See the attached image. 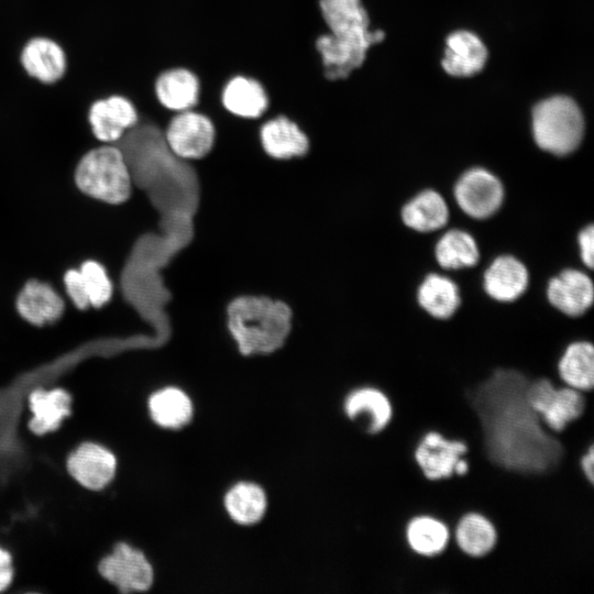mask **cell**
Returning <instances> with one entry per match:
<instances>
[{
    "label": "cell",
    "instance_id": "6da1fadb",
    "mask_svg": "<svg viewBox=\"0 0 594 594\" xmlns=\"http://www.w3.org/2000/svg\"><path fill=\"white\" fill-rule=\"evenodd\" d=\"M528 378L497 369L470 395L490 460L508 471L541 474L561 461L563 448L549 435L527 399Z\"/></svg>",
    "mask_w": 594,
    "mask_h": 594
},
{
    "label": "cell",
    "instance_id": "7a4b0ae2",
    "mask_svg": "<svg viewBox=\"0 0 594 594\" xmlns=\"http://www.w3.org/2000/svg\"><path fill=\"white\" fill-rule=\"evenodd\" d=\"M327 32L314 42L320 56L322 76L329 81H341L360 68L369 48L383 41L382 30L372 32L362 0H318Z\"/></svg>",
    "mask_w": 594,
    "mask_h": 594
},
{
    "label": "cell",
    "instance_id": "3957f363",
    "mask_svg": "<svg viewBox=\"0 0 594 594\" xmlns=\"http://www.w3.org/2000/svg\"><path fill=\"white\" fill-rule=\"evenodd\" d=\"M292 320V308L267 296L242 295L227 306L228 330L243 355L268 354L282 348Z\"/></svg>",
    "mask_w": 594,
    "mask_h": 594
},
{
    "label": "cell",
    "instance_id": "277c9868",
    "mask_svg": "<svg viewBox=\"0 0 594 594\" xmlns=\"http://www.w3.org/2000/svg\"><path fill=\"white\" fill-rule=\"evenodd\" d=\"M78 188L86 195L118 205L131 195V174L121 147L100 143L86 151L75 169Z\"/></svg>",
    "mask_w": 594,
    "mask_h": 594
},
{
    "label": "cell",
    "instance_id": "5b68a950",
    "mask_svg": "<svg viewBox=\"0 0 594 594\" xmlns=\"http://www.w3.org/2000/svg\"><path fill=\"white\" fill-rule=\"evenodd\" d=\"M584 118L569 97L554 96L540 101L532 111V135L537 146L554 156H566L580 146Z\"/></svg>",
    "mask_w": 594,
    "mask_h": 594
},
{
    "label": "cell",
    "instance_id": "8992f818",
    "mask_svg": "<svg viewBox=\"0 0 594 594\" xmlns=\"http://www.w3.org/2000/svg\"><path fill=\"white\" fill-rule=\"evenodd\" d=\"M452 194L457 206L465 216L482 221L499 211L505 201L506 189L495 173L475 166L457 178Z\"/></svg>",
    "mask_w": 594,
    "mask_h": 594
},
{
    "label": "cell",
    "instance_id": "52a82bcc",
    "mask_svg": "<svg viewBox=\"0 0 594 594\" xmlns=\"http://www.w3.org/2000/svg\"><path fill=\"white\" fill-rule=\"evenodd\" d=\"M216 134L213 121L195 109L173 113L164 128L167 146L184 161L207 157L213 148Z\"/></svg>",
    "mask_w": 594,
    "mask_h": 594
},
{
    "label": "cell",
    "instance_id": "ba28073f",
    "mask_svg": "<svg viewBox=\"0 0 594 594\" xmlns=\"http://www.w3.org/2000/svg\"><path fill=\"white\" fill-rule=\"evenodd\" d=\"M526 394L541 422L554 432L565 429L585 409L582 392L569 386L556 388L547 378L529 381Z\"/></svg>",
    "mask_w": 594,
    "mask_h": 594
},
{
    "label": "cell",
    "instance_id": "9c48e42d",
    "mask_svg": "<svg viewBox=\"0 0 594 594\" xmlns=\"http://www.w3.org/2000/svg\"><path fill=\"white\" fill-rule=\"evenodd\" d=\"M139 119L134 102L118 92L95 99L87 110L90 132L99 143L116 144Z\"/></svg>",
    "mask_w": 594,
    "mask_h": 594
},
{
    "label": "cell",
    "instance_id": "30bf717a",
    "mask_svg": "<svg viewBox=\"0 0 594 594\" xmlns=\"http://www.w3.org/2000/svg\"><path fill=\"white\" fill-rule=\"evenodd\" d=\"M544 295L554 310L568 318H579L593 305L594 285L584 270L565 267L548 279Z\"/></svg>",
    "mask_w": 594,
    "mask_h": 594
},
{
    "label": "cell",
    "instance_id": "8fae6325",
    "mask_svg": "<svg viewBox=\"0 0 594 594\" xmlns=\"http://www.w3.org/2000/svg\"><path fill=\"white\" fill-rule=\"evenodd\" d=\"M99 572L123 593L146 591L154 578L144 553L127 543L116 544L112 553L101 560Z\"/></svg>",
    "mask_w": 594,
    "mask_h": 594
},
{
    "label": "cell",
    "instance_id": "7c38bea8",
    "mask_svg": "<svg viewBox=\"0 0 594 594\" xmlns=\"http://www.w3.org/2000/svg\"><path fill=\"white\" fill-rule=\"evenodd\" d=\"M530 273L522 260L513 254L495 256L482 275V287L492 300L510 304L527 292Z\"/></svg>",
    "mask_w": 594,
    "mask_h": 594
},
{
    "label": "cell",
    "instance_id": "4fadbf2b",
    "mask_svg": "<svg viewBox=\"0 0 594 594\" xmlns=\"http://www.w3.org/2000/svg\"><path fill=\"white\" fill-rule=\"evenodd\" d=\"M19 62L23 72L43 85H54L66 74L68 61L64 47L53 37L35 35L22 45Z\"/></svg>",
    "mask_w": 594,
    "mask_h": 594
},
{
    "label": "cell",
    "instance_id": "5bb4252c",
    "mask_svg": "<svg viewBox=\"0 0 594 594\" xmlns=\"http://www.w3.org/2000/svg\"><path fill=\"white\" fill-rule=\"evenodd\" d=\"M258 141L263 152L276 161H289L306 156L310 141L297 122L284 114L262 120Z\"/></svg>",
    "mask_w": 594,
    "mask_h": 594
},
{
    "label": "cell",
    "instance_id": "9a60e30c",
    "mask_svg": "<svg viewBox=\"0 0 594 594\" xmlns=\"http://www.w3.org/2000/svg\"><path fill=\"white\" fill-rule=\"evenodd\" d=\"M399 216L403 226L409 231L429 234L448 224L450 208L439 190L424 188L403 204Z\"/></svg>",
    "mask_w": 594,
    "mask_h": 594
},
{
    "label": "cell",
    "instance_id": "2e32d148",
    "mask_svg": "<svg viewBox=\"0 0 594 594\" xmlns=\"http://www.w3.org/2000/svg\"><path fill=\"white\" fill-rule=\"evenodd\" d=\"M468 452L463 441L449 440L437 431L427 432L415 450V460L422 474L429 480L448 479Z\"/></svg>",
    "mask_w": 594,
    "mask_h": 594
},
{
    "label": "cell",
    "instance_id": "e0dca14e",
    "mask_svg": "<svg viewBox=\"0 0 594 594\" xmlns=\"http://www.w3.org/2000/svg\"><path fill=\"white\" fill-rule=\"evenodd\" d=\"M153 89L157 102L176 113L197 106L200 82L194 72L177 66L161 72L154 79Z\"/></svg>",
    "mask_w": 594,
    "mask_h": 594
},
{
    "label": "cell",
    "instance_id": "ac0fdd59",
    "mask_svg": "<svg viewBox=\"0 0 594 594\" xmlns=\"http://www.w3.org/2000/svg\"><path fill=\"white\" fill-rule=\"evenodd\" d=\"M415 297L422 311L440 321L451 319L462 302L455 280L438 272H429L420 279Z\"/></svg>",
    "mask_w": 594,
    "mask_h": 594
},
{
    "label": "cell",
    "instance_id": "d6986e66",
    "mask_svg": "<svg viewBox=\"0 0 594 594\" xmlns=\"http://www.w3.org/2000/svg\"><path fill=\"white\" fill-rule=\"evenodd\" d=\"M116 457L106 448L95 443H84L68 458L70 475L90 490L105 487L114 476Z\"/></svg>",
    "mask_w": 594,
    "mask_h": 594
},
{
    "label": "cell",
    "instance_id": "ffe728a7",
    "mask_svg": "<svg viewBox=\"0 0 594 594\" xmlns=\"http://www.w3.org/2000/svg\"><path fill=\"white\" fill-rule=\"evenodd\" d=\"M220 100L227 112L246 120H260L270 102L264 86L245 75L229 78L222 87Z\"/></svg>",
    "mask_w": 594,
    "mask_h": 594
},
{
    "label": "cell",
    "instance_id": "44dd1931",
    "mask_svg": "<svg viewBox=\"0 0 594 594\" xmlns=\"http://www.w3.org/2000/svg\"><path fill=\"white\" fill-rule=\"evenodd\" d=\"M487 59V50L474 33L457 31L447 37L441 61L443 69L457 77H469L481 72Z\"/></svg>",
    "mask_w": 594,
    "mask_h": 594
},
{
    "label": "cell",
    "instance_id": "7402d4cb",
    "mask_svg": "<svg viewBox=\"0 0 594 594\" xmlns=\"http://www.w3.org/2000/svg\"><path fill=\"white\" fill-rule=\"evenodd\" d=\"M344 411L351 420L362 422L369 433L382 431L393 416L391 400L374 387H363L350 393L344 400Z\"/></svg>",
    "mask_w": 594,
    "mask_h": 594
},
{
    "label": "cell",
    "instance_id": "603a6c76",
    "mask_svg": "<svg viewBox=\"0 0 594 594\" xmlns=\"http://www.w3.org/2000/svg\"><path fill=\"white\" fill-rule=\"evenodd\" d=\"M433 257L441 270L458 271L476 266L481 260V250L471 232L451 228L436 241Z\"/></svg>",
    "mask_w": 594,
    "mask_h": 594
},
{
    "label": "cell",
    "instance_id": "cb8c5ba5",
    "mask_svg": "<svg viewBox=\"0 0 594 594\" xmlns=\"http://www.w3.org/2000/svg\"><path fill=\"white\" fill-rule=\"evenodd\" d=\"M16 308L26 321L42 326L63 315L64 301L48 284L30 280L18 296Z\"/></svg>",
    "mask_w": 594,
    "mask_h": 594
},
{
    "label": "cell",
    "instance_id": "d4e9b609",
    "mask_svg": "<svg viewBox=\"0 0 594 594\" xmlns=\"http://www.w3.org/2000/svg\"><path fill=\"white\" fill-rule=\"evenodd\" d=\"M560 378L566 386L590 392L594 385V348L590 341L570 342L558 363Z\"/></svg>",
    "mask_w": 594,
    "mask_h": 594
},
{
    "label": "cell",
    "instance_id": "484cf974",
    "mask_svg": "<svg viewBox=\"0 0 594 594\" xmlns=\"http://www.w3.org/2000/svg\"><path fill=\"white\" fill-rule=\"evenodd\" d=\"M72 398L63 389H37L30 395V406L33 417L30 429L36 435H43L57 429L61 421L70 414Z\"/></svg>",
    "mask_w": 594,
    "mask_h": 594
},
{
    "label": "cell",
    "instance_id": "4316f807",
    "mask_svg": "<svg viewBox=\"0 0 594 594\" xmlns=\"http://www.w3.org/2000/svg\"><path fill=\"white\" fill-rule=\"evenodd\" d=\"M148 410L158 426L168 429H179L193 417L190 398L176 387H166L154 393L148 399Z\"/></svg>",
    "mask_w": 594,
    "mask_h": 594
},
{
    "label": "cell",
    "instance_id": "83f0119b",
    "mask_svg": "<svg viewBox=\"0 0 594 594\" xmlns=\"http://www.w3.org/2000/svg\"><path fill=\"white\" fill-rule=\"evenodd\" d=\"M224 507L235 522L253 525L264 516L267 499L263 488L257 484L240 482L227 492Z\"/></svg>",
    "mask_w": 594,
    "mask_h": 594
},
{
    "label": "cell",
    "instance_id": "f1b7e54d",
    "mask_svg": "<svg viewBox=\"0 0 594 594\" xmlns=\"http://www.w3.org/2000/svg\"><path fill=\"white\" fill-rule=\"evenodd\" d=\"M459 548L470 557L486 556L496 544L497 531L488 518L477 513L464 515L455 528Z\"/></svg>",
    "mask_w": 594,
    "mask_h": 594
},
{
    "label": "cell",
    "instance_id": "f546056e",
    "mask_svg": "<svg viewBox=\"0 0 594 594\" xmlns=\"http://www.w3.org/2000/svg\"><path fill=\"white\" fill-rule=\"evenodd\" d=\"M405 534L410 549L425 557L441 553L450 538L447 525L427 515L414 517L407 524Z\"/></svg>",
    "mask_w": 594,
    "mask_h": 594
},
{
    "label": "cell",
    "instance_id": "4dcf8cb0",
    "mask_svg": "<svg viewBox=\"0 0 594 594\" xmlns=\"http://www.w3.org/2000/svg\"><path fill=\"white\" fill-rule=\"evenodd\" d=\"M89 305L99 308L112 295V284L105 267L96 261H86L79 268Z\"/></svg>",
    "mask_w": 594,
    "mask_h": 594
},
{
    "label": "cell",
    "instance_id": "1f68e13d",
    "mask_svg": "<svg viewBox=\"0 0 594 594\" xmlns=\"http://www.w3.org/2000/svg\"><path fill=\"white\" fill-rule=\"evenodd\" d=\"M576 243L582 265L591 271L594 266V226L592 222L583 226L578 231Z\"/></svg>",
    "mask_w": 594,
    "mask_h": 594
},
{
    "label": "cell",
    "instance_id": "d6a6232c",
    "mask_svg": "<svg viewBox=\"0 0 594 594\" xmlns=\"http://www.w3.org/2000/svg\"><path fill=\"white\" fill-rule=\"evenodd\" d=\"M64 283L68 296L79 309H86L90 306L79 270L67 271Z\"/></svg>",
    "mask_w": 594,
    "mask_h": 594
},
{
    "label": "cell",
    "instance_id": "836d02e7",
    "mask_svg": "<svg viewBox=\"0 0 594 594\" xmlns=\"http://www.w3.org/2000/svg\"><path fill=\"white\" fill-rule=\"evenodd\" d=\"M13 578L11 554L0 548V592L7 588Z\"/></svg>",
    "mask_w": 594,
    "mask_h": 594
},
{
    "label": "cell",
    "instance_id": "e575fe53",
    "mask_svg": "<svg viewBox=\"0 0 594 594\" xmlns=\"http://www.w3.org/2000/svg\"><path fill=\"white\" fill-rule=\"evenodd\" d=\"M594 450L593 446H590L586 453L581 459V469L586 477V480L593 484L594 480Z\"/></svg>",
    "mask_w": 594,
    "mask_h": 594
}]
</instances>
